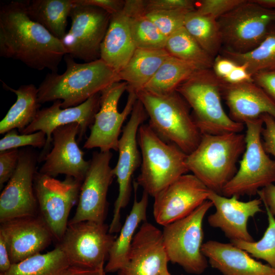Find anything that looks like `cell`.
I'll list each match as a JSON object with an SVG mask.
<instances>
[{"mask_svg": "<svg viewBox=\"0 0 275 275\" xmlns=\"http://www.w3.org/2000/svg\"><path fill=\"white\" fill-rule=\"evenodd\" d=\"M66 54L61 40L30 18L25 1L1 6V57L19 61L37 70L57 72Z\"/></svg>", "mask_w": 275, "mask_h": 275, "instance_id": "obj_1", "label": "cell"}, {"mask_svg": "<svg viewBox=\"0 0 275 275\" xmlns=\"http://www.w3.org/2000/svg\"><path fill=\"white\" fill-rule=\"evenodd\" d=\"M64 59L65 72L48 73L38 88L40 104L60 100L62 108L77 106L114 83L121 81L119 73L101 59L84 63L76 62L68 54Z\"/></svg>", "mask_w": 275, "mask_h": 275, "instance_id": "obj_2", "label": "cell"}, {"mask_svg": "<svg viewBox=\"0 0 275 275\" xmlns=\"http://www.w3.org/2000/svg\"><path fill=\"white\" fill-rule=\"evenodd\" d=\"M136 94L149 117L148 124L157 135L187 155L195 150L202 134L189 106L176 90L158 94L142 90Z\"/></svg>", "mask_w": 275, "mask_h": 275, "instance_id": "obj_3", "label": "cell"}, {"mask_svg": "<svg viewBox=\"0 0 275 275\" xmlns=\"http://www.w3.org/2000/svg\"><path fill=\"white\" fill-rule=\"evenodd\" d=\"M245 147V135L241 132L203 134L197 147L187 155L188 170L210 190L222 195L237 172Z\"/></svg>", "mask_w": 275, "mask_h": 275, "instance_id": "obj_4", "label": "cell"}, {"mask_svg": "<svg viewBox=\"0 0 275 275\" xmlns=\"http://www.w3.org/2000/svg\"><path fill=\"white\" fill-rule=\"evenodd\" d=\"M176 91L192 109L191 116L202 134L241 132L245 125L234 121L222 105V81L212 69L199 70Z\"/></svg>", "mask_w": 275, "mask_h": 275, "instance_id": "obj_5", "label": "cell"}, {"mask_svg": "<svg viewBox=\"0 0 275 275\" xmlns=\"http://www.w3.org/2000/svg\"><path fill=\"white\" fill-rule=\"evenodd\" d=\"M138 142L141 154L140 174L135 181L144 191L154 197L189 171L187 154L162 140L148 124L139 128Z\"/></svg>", "mask_w": 275, "mask_h": 275, "instance_id": "obj_6", "label": "cell"}, {"mask_svg": "<svg viewBox=\"0 0 275 275\" xmlns=\"http://www.w3.org/2000/svg\"><path fill=\"white\" fill-rule=\"evenodd\" d=\"M246 147L234 177L224 187L222 195L227 197L253 196L261 188L275 182V160L265 152L261 132V117L247 121Z\"/></svg>", "mask_w": 275, "mask_h": 275, "instance_id": "obj_7", "label": "cell"}, {"mask_svg": "<svg viewBox=\"0 0 275 275\" xmlns=\"http://www.w3.org/2000/svg\"><path fill=\"white\" fill-rule=\"evenodd\" d=\"M213 206L208 200L186 217L163 226L162 238L169 261L187 272L200 274L208 267L202 252L204 218Z\"/></svg>", "mask_w": 275, "mask_h": 275, "instance_id": "obj_8", "label": "cell"}, {"mask_svg": "<svg viewBox=\"0 0 275 275\" xmlns=\"http://www.w3.org/2000/svg\"><path fill=\"white\" fill-rule=\"evenodd\" d=\"M223 48L243 53L256 48L275 23V9L262 6L255 0L242 3L217 19Z\"/></svg>", "mask_w": 275, "mask_h": 275, "instance_id": "obj_9", "label": "cell"}, {"mask_svg": "<svg viewBox=\"0 0 275 275\" xmlns=\"http://www.w3.org/2000/svg\"><path fill=\"white\" fill-rule=\"evenodd\" d=\"M116 237L103 223L84 221L68 224L59 246L70 266L104 269V263Z\"/></svg>", "mask_w": 275, "mask_h": 275, "instance_id": "obj_10", "label": "cell"}, {"mask_svg": "<svg viewBox=\"0 0 275 275\" xmlns=\"http://www.w3.org/2000/svg\"><path fill=\"white\" fill-rule=\"evenodd\" d=\"M82 181L70 176L64 180L37 172L34 187L41 216L59 242L68 225L70 210L79 198Z\"/></svg>", "mask_w": 275, "mask_h": 275, "instance_id": "obj_11", "label": "cell"}, {"mask_svg": "<svg viewBox=\"0 0 275 275\" xmlns=\"http://www.w3.org/2000/svg\"><path fill=\"white\" fill-rule=\"evenodd\" d=\"M74 2L71 26L61 41L67 54L73 59L85 62L98 60L111 15L98 7Z\"/></svg>", "mask_w": 275, "mask_h": 275, "instance_id": "obj_12", "label": "cell"}, {"mask_svg": "<svg viewBox=\"0 0 275 275\" xmlns=\"http://www.w3.org/2000/svg\"><path fill=\"white\" fill-rule=\"evenodd\" d=\"M147 117L143 104L137 99L129 120L122 129L118 144V159L113 168L119 185V193L115 202L113 217L109 226V232L112 234L118 232L121 229V210L128 204L131 191L132 177L141 164L138 132L139 127L144 123Z\"/></svg>", "mask_w": 275, "mask_h": 275, "instance_id": "obj_13", "label": "cell"}, {"mask_svg": "<svg viewBox=\"0 0 275 275\" xmlns=\"http://www.w3.org/2000/svg\"><path fill=\"white\" fill-rule=\"evenodd\" d=\"M125 81L114 83L100 92V107L96 114L90 133L84 148L91 149L98 148L100 151L113 150L118 151L122 126L131 114L138 98L136 93L128 90L126 105L121 112L118 104L122 95L127 89Z\"/></svg>", "mask_w": 275, "mask_h": 275, "instance_id": "obj_14", "label": "cell"}, {"mask_svg": "<svg viewBox=\"0 0 275 275\" xmlns=\"http://www.w3.org/2000/svg\"><path fill=\"white\" fill-rule=\"evenodd\" d=\"M38 157L30 148L19 150L17 168L1 194V223L37 215L39 208L34 180Z\"/></svg>", "mask_w": 275, "mask_h": 275, "instance_id": "obj_15", "label": "cell"}, {"mask_svg": "<svg viewBox=\"0 0 275 275\" xmlns=\"http://www.w3.org/2000/svg\"><path fill=\"white\" fill-rule=\"evenodd\" d=\"M111 151H95L82 182L75 213L68 224L84 221L103 223L108 190L115 177L110 166Z\"/></svg>", "mask_w": 275, "mask_h": 275, "instance_id": "obj_16", "label": "cell"}, {"mask_svg": "<svg viewBox=\"0 0 275 275\" xmlns=\"http://www.w3.org/2000/svg\"><path fill=\"white\" fill-rule=\"evenodd\" d=\"M210 190L193 174H185L153 198V214L163 226L192 213L208 200Z\"/></svg>", "mask_w": 275, "mask_h": 275, "instance_id": "obj_17", "label": "cell"}, {"mask_svg": "<svg viewBox=\"0 0 275 275\" xmlns=\"http://www.w3.org/2000/svg\"><path fill=\"white\" fill-rule=\"evenodd\" d=\"M100 93L75 106L66 108L61 107L62 101H53L49 107L39 109L33 121L23 130L21 134H29L42 131L46 135V143L39 155L38 162L43 161L45 156L51 149L52 134L58 127L72 123L80 127V132L77 141L79 143L88 128L93 125L95 117L100 107Z\"/></svg>", "mask_w": 275, "mask_h": 275, "instance_id": "obj_18", "label": "cell"}, {"mask_svg": "<svg viewBox=\"0 0 275 275\" xmlns=\"http://www.w3.org/2000/svg\"><path fill=\"white\" fill-rule=\"evenodd\" d=\"M80 127L72 123L57 128L52 134V148L43 159L39 172L55 177L64 174L83 181L90 164L76 139Z\"/></svg>", "mask_w": 275, "mask_h": 275, "instance_id": "obj_19", "label": "cell"}, {"mask_svg": "<svg viewBox=\"0 0 275 275\" xmlns=\"http://www.w3.org/2000/svg\"><path fill=\"white\" fill-rule=\"evenodd\" d=\"M168 262L162 231L145 221L135 234L127 261L118 275H157L168 267Z\"/></svg>", "mask_w": 275, "mask_h": 275, "instance_id": "obj_20", "label": "cell"}, {"mask_svg": "<svg viewBox=\"0 0 275 275\" xmlns=\"http://www.w3.org/2000/svg\"><path fill=\"white\" fill-rule=\"evenodd\" d=\"M208 200L215 208L207 218L211 227L219 229L230 241H254L248 223L250 218L262 212L259 198L243 202L236 196L227 197L210 190Z\"/></svg>", "mask_w": 275, "mask_h": 275, "instance_id": "obj_21", "label": "cell"}, {"mask_svg": "<svg viewBox=\"0 0 275 275\" xmlns=\"http://www.w3.org/2000/svg\"><path fill=\"white\" fill-rule=\"evenodd\" d=\"M12 264L40 253L54 237L41 216L18 218L1 223Z\"/></svg>", "mask_w": 275, "mask_h": 275, "instance_id": "obj_22", "label": "cell"}, {"mask_svg": "<svg viewBox=\"0 0 275 275\" xmlns=\"http://www.w3.org/2000/svg\"><path fill=\"white\" fill-rule=\"evenodd\" d=\"M222 94L229 109V116L236 122L244 125L264 114L275 120V103L254 81L234 84L222 81Z\"/></svg>", "mask_w": 275, "mask_h": 275, "instance_id": "obj_23", "label": "cell"}, {"mask_svg": "<svg viewBox=\"0 0 275 275\" xmlns=\"http://www.w3.org/2000/svg\"><path fill=\"white\" fill-rule=\"evenodd\" d=\"M202 252L208 263L223 275H275V268L254 259L232 243L210 240Z\"/></svg>", "mask_w": 275, "mask_h": 275, "instance_id": "obj_24", "label": "cell"}, {"mask_svg": "<svg viewBox=\"0 0 275 275\" xmlns=\"http://www.w3.org/2000/svg\"><path fill=\"white\" fill-rule=\"evenodd\" d=\"M136 47L130 32L128 16L124 9L111 15L100 47V59L118 73L127 64Z\"/></svg>", "mask_w": 275, "mask_h": 275, "instance_id": "obj_25", "label": "cell"}, {"mask_svg": "<svg viewBox=\"0 0 275 275\" xmlns=\"http://www.w3.org/2000/svg\"><path fill=\"white\" fill-rule=\"evenodd\" d=\"M138 185L133 182L134 199L133 203L119 236L116 238L109 253L108 261L104 266L106 272L118 271L126 263L130 248L139 224L146 220L149 195L143 192L141 199H136Z\"/></svg>", "mask_w": 275, "mask_h": 275, "instance_id": "obj_26", "label": "cell"}, {"mask_svg": "<svg viewBox=\"0 0 275 275\" xmlns=\"http://www.w3.org/2000/svg\"><path fill=\"white\" fill-rule=\"evenodd\" d=\"M170 56L164 49H136L127 64L119 72L121 80L127 84V91L136 93L143 90Z\"/></svg>", "mask_w": 275, "mask_h": 275, "instance_id": "obj_27", "label": "cell"}, {"mask_svg": "<svg viewBox=\"0 0 275 275\" xmlns=\"http://www.w3.org/2000/svg\"><path fill=\"white\" fill-rule=\"evenodd\" d=\"M124 9L128 16L131 36L136 49L165 48L167 38L147 16L144 0H126Z\"/></svg>", "mask_w": 275, "mask_h": 275, "instance_id": "obj_28", "label": "cell"}, {"mask_svg": "<svg viewBox=\"0 0 275 275\" xmlns=\"http://www.w3.org/2000/svg\"><path fill=\"white\" fill-rule=\"evenodd\" d=\"M4 89L16 94V102L10 108L0 123V134L18 129L20 133L34 120L39 110L38 88L30 84L14 89L2 81Z\"/></svg>", "mask_w": 275, "mask_h": 275, "instance_id": "obj_29", "label": "cell"}, {"mask_svg": "<svg viewBox=\"0 0 275 275\" xmlns=\"http://www.w3.org/2000/svg\"><path fill=\"white\" fill-rule=\"evenodd\" d=\"M28 14L33 21L62 40L65 36L68 17L75 5L74 0L26 1Z\"/></svg>", "mask_w": 275, "mask_h": 275, "instance_id": "obj_30", "label": "cell"}, {"mask_svg": "<svg viewBox=\"0 0 275 275\" xmlns=\"http://www.w3.org/2000/svg\"><path fill=\"white\" fill-rule=\"evenodd\" d=\"M70 266L67 257L58 245L45 254H37L18 263L0 275H62Z\"/></svg>", "mask_w": 275, "mask_h": 275, "instance_id": "obj_31", "label": "cell"}, {"mask_svg": "<svg viewBox=\"0 0 275 275\" xmlns=\"http://www.w3.org/2000/svg\"><path fill=\"white\" fill-rule=\"evenodd\" d=\"M200 69L197 65L170 56L143 90L166 94L174 91Z\"/></svg>", "mask_w": 275, "mask_h": 275, "instance_id": "obj_32", "label": "cell"}, {"mask_svg": "<svg viewBox=\"0 0 275 275\" xmlns=\"http://www.w3.org/2000/svg\"><path fill=\"white\" fill-rule=\"evenodd\" d=\"M183 27L209 54H219L223 42L217 19L194 9L186 14Z\"/></svg>", "mask_w": 275, "mask_h": 275, "instance_id": "obj_33", "label": "cell"}, {"mask_svg": "<svg viewBox=\"0 0 275 275\" xmlns=\"http://www.w3.org/2000/svg\"><path fill=\"white\" fill-rule=\"evenodd\" d=\"M220 54L237 64L244 65L253 76L255 74L275 69V23L269 28L262 42L251 51L239 53L222 49Z\"/></svg>", "mask_w": 275, "mask_h": 275, "instance_id": "obj_34", "label": "cell"}, {"mask_svg": "<svg viewBox=\"0 0 275 275\" xmlns=\"http://www.w3.org/2000/svg\"><path fill=\"white\" fill-rule=\"evenodd\" d=\"M164 49L170 56L194 64L201 69L212 68L214 58L202 48L184 27L167 38Z\"/></svg>", "mask_w": 275, "mask_h": 275, "instance_id": "obj_35", "label": "cell"}, {"mask_svg": "<svg viewBox=\"0 0 275 275\" xmlns=\"http://www.w3.org/2000/svg\"><path fill=\"white\" fill-rule=\"evenodd\" d=\"M265 208L268 226L261 239L257 241L232 240L230 242L251 256L265 261L268 265L275 268V217L268 208Z\"/></svg>", "mask_w": 275, "mask_h": 275, "instance_id": "obj_36", "label": "cell"}, {"mask_svg": "<svg viewBox=\"0 0 275 275\" xmlns=\"http://www.w3.org/2000/svg\"><path fill=\"white\" fill-rule=\"evenodd\" d=\"M190 10L150 11L146 15L167 38L183 28L186 14Z\"/></svg>", "mask_w": 275, "mask_h": 275, "instance_id": "obj_37", "label": "cell"}, {"mask_svg": "<svg viewBox=\"0 0 275 275\" xmlns=\"http://www.w3.org/2000/svg\"><path fill=\"white\" fill-rule=\"evenodd\" d=\"M46 143V135L42 131L29 134H18L16 129L7 132L0 140V152L24 146L44 148Z\"/></svg>", "mask_w": 275, "mask_h": 275, "instance_id": "obj_38", "label": "cell"}, {"mask_svg": "<svg viewBox=\"0 0 275 275\" xmlns=\"http://www.w3.org/2000/svg\"><path fill=\"white\" fill-rule=\"evenodd\" d=\"M244 0H201L196 1L195 10L199 13L217 19Z\"/></svg>", "mask_w": 275, "mask_h": 275, "instance_id": "obj_39", "label": "cell"}, {"mask_svg": "<svg viewBox=\"0 0 275 275\" xmlns=\"http://www.w3.org/2000/svg\"><path fill=\"white\" fill-rule=\"evenodd\" d=\"M19 150L12 149L0 152V188L14 173L18 164Z\"/></svg>", "mask_w": 275, "mask_h": 275, "instance_id": "obj_40", "label": "cell"}, {"mask_svg": "<svg viewBox=\"0 0 275 275\" xmlns=\"http://www.w3.org/2000/svg\"><path fill=\"white\" fill-rule=\"evenodd\" d=\"M146 12L195 9L193 0H144Z\"/></svg>", "mask_w": 275, "mask_h": 275, "instance_id": "obj_41", "label": "cell"}, {"mask_svg": "<svg viewBox=\"0 0 275 275\" xmlns=\"http://www.w3.org/2000/svg\"><path fill=\"white\" fill-rule=\"evenodd\" d=\"M263 121L261 132L263 146L265 152L275 157V120L268 114L261 116Z\"/></svg>", "mask_w": 275, "mask_h": 275, "instance_id": "obj_42", "label": "cell"}, {"mask_svg": "<svg viewBox=\"0 0 275 275\" xmlns=\"http://www.w3.org/2000/svg\"><path fill=\"white\" fill-rule=\"evenodd\" d=\"M253 79L275 103V69L259 72L253 76Z\"/></svg>", "mask_w": 275, "mask_h": 275, "instance_id": "obj_43", "label": "cell"}, {"mask_svg": "<svg viewBox=\"0 0 275 275\" xmlns=\"http://www.w3.org/2000/svg\"><path fill=\"white\" fill-rule=\"evenodd\" d=\"M76 1L81 4L101 8L111 15L121 11L125 3V1L123 0H76Z\"/></svg>", "mask_w": 275, "mask_h": 275, "instance_id": "obj_44", "label": "cell"}, {"mask_svg": "<svg viewBox=\"0 0 275 275\" xmlns=\"http://www.w3.org/2000/svg\"><path fill=\"white\" fill-rule=\"evenodd\" d=\"M237 65L232 60L219 54L214 59L212 70L218 78L223 80L230 74Z\"/></svg>", "mask_w": 275, "mask_h": 275, "instance_id": "obj_45", "label": "cell"}, {"mask_svg": "<svg viewBox=\"0 0 275 275\" xmlns=\"http://www.w3.org/2000/svg\"><path fill=\"white\" fill-rule=\"evenodd\" d=\"M222 80L226 83L234 84L253 81V79L245 66L237 64L230 74Z\"/></svg>", "mask_w": 275, "mask_h": 275, "instance_id": "obj_46", "label": "cell"}, {"mask_svg": "<svg viewBox=\"0 0 275 275\" xmlns=\"http://www.w3.org/2000/svg\"><path fill=\"white\" fill-rule=\"evenodd\" d=\"M257 195L265 207L275 215V184H269L260 189Z\"/></svg>", "mask_w": 275, "mask_h": 275, "instance_id": "obj_47", "label": "cell"}, {"mask_svg": "<svg viewBox=\"0 0 275 275\" xmlns=\"http://www.w3.org/2000/svg\"><path fill=\"white\" fill-rule=\"evenodd\" d=\"M12 265L7 242L0 233V272L7 271Z\"/></svg>", "mask_w": 275, "mask_h": 275, "instance_id": "obj_48", "label": "cell"}, {"mask_svg": "<svg viewBox=\"0 0 275 275\" xmlns=\"http://www.w3.org/2000/svg\"><path fill=\"white\" fill-rule=\"evenodd\" d=\"M105 273L104 269H92L70 266L62 275H105Z\"/></svg>", "mask_w": 275, "mask_h": 275, "instance_id": "obj_49", "label": "cell"}, {"mask_svg": "<svg viewBox=\"0 0 275 275\" xmlns=\"http://www.w3.org/2000/svg\"><path fill=\"white\" fill-rule=\"evenodd\" d=\"M256 2L262 6L272 9H275V0H255Z\"/></svg>", "mask_w": 275, "mask_h": 275, "instance_id": "obj_50", "label": "cell"}, {"mask_svg": "<svg viewBox=\"0 0 275 275\" xmlns=\"http://www.w3.org/2000/svg\"><path fill=\"white\" fill-rule=\"evenodd\" d=\"M157 275H172L168 271V267L161 270Z\"/></svg>", "mask_w": 275, "mask_h": 275, "instance_id": "obj_51", "label": "cell"}]
</instances>
